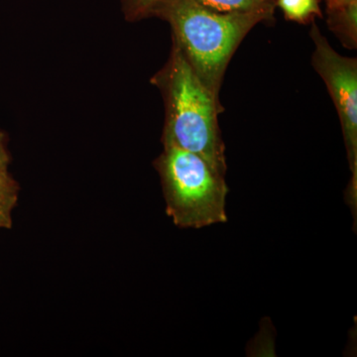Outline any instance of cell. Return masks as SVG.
Here are the masks:
<instances>
[{"instance_id": "obj_1", "label": "cell", "mask_w": 357, "mask_h": 357, "mask_svg": "<svg viewBox=\"0 0 357 357\" xmlns=\"http://www.w3.org/2000/svg\"><path fill=\"white\" fill-rule=\"evenodd\" d=\"M152 15L170 23L174 44L218 98L225 70L239 45L258 23L274 18L268 13H215L192 0H161Z\"/></svg>"}, {"instance_id": "obj_2", "label": "cell", "mask_w": 357, "mask_h": 357, "mask_svg": "<svg viewBox=\"0 0 357 357\" xmlns=\"http://www.w3.org/2000/svg\"><path fill=\"white\" fill-rule=\"evenodd\" d=\"M156 83L166 98L164 146L199 155L215 172L225 176V144L218 126L220 98L202 83L177 45L174 44L170 60Z\"/></svg>"}, {"instance_id": "obj_3", "label": "cell", "mask_w": 357, "mask_h": 357, "mask_svg": "<svg viewBox=\"0 0 357 357\" xmlns=\"http://www.w3.org/2000/svg\"><path fill=\"white\" fill-rule=\"evenodd\" d=\"M161 176L167 215L181 229H202L227 222L229 187L199 155L165 146L155 162Z\"/></svg>"}, {"instance_id": "obj_4", "label": "cell", "mask_w": 357, "mask_h": 357, "mask_svg": "<svg viewBox=\"0 0 357 357\" xmlns=\"http://www.w3.org/2000/svg\"><path fill=\"white\" fill-rule=\"evenodd\" d=\"M311 38L314 42L312 67L324 79L335 103L340 124L347 159L351 171V180L345 191V201L351 206L354 220L357 211V60L344 57L331 46L312 22Z\"/></svg>"}, {"instance_id": "obj_5", "label": "cell", "mask_w": 357, "mask_h": 357, "mask_svg": "<svg viewBox=\"0 0 357 357\" xmlns=\"http://www.w3.org/2000/svg\"><path fill=\"white\" fill-rule=\"evenodd\" d=\"M328 29L340 39L344 47L357 46V0L345 6L326 8Z\"/></svg>"}, {"instance_id": "obj_6", "label": "cell", "mask_w": 357, "mask_h": 357, "mask_svg": "<svg viewBox=\"0 0 357 357\" xmlns=\"http://www.w3.org/2000/svg\"><path fill=\"white\" fill-rule=\"evenodd\" d=\"M199 6L220 13H268L274 14V0H192Z\"/></svg>"}, {"instance_id": "obj_7", "label": "cell", "mask_w": 357, "mask_h": 357, "mask_svg": "<svg viewBox=\"0 0 357 357\" xmlns=\"http://www.w3.org/2000/svg\"><path fill=\"white\" fill-rule=\"evenodd\" d=\"M276 6L280 7L286 20L301 24L323 18L319 0H277Z\"/></svg>"}, {"instance_id": "obj_8", "label": "cell", "mask_w": 357, "mask_h": 357, "mask_svg": "<svg viewBox=\"0 0 357 357\" xmlns=\"http://www.w3.org/2000/svg\"><path fill=\"white\" fill-rule=\"evenodd\" d=\"M161 0H124V11L130 20H141L153 14Z\"/></svg>"}, {"instance_id": "obj_9", "label": "cell", "mask_w": 357, "mask_h": 357, "mask_svg": "<svg viewBox=\"0 0 357 357\" xmlns=\"http://www.w3.org/2000/svg\"><path fill=\"white\" fill-rule=\"evenodd\" d=\"M326 8H335V7L345 6L354 0H325Z\"/></svg>"}]
</instances>
